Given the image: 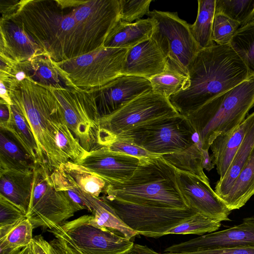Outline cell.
<instances>
[{
  "label": "cell",
  "instance_id": "1",
  "mask_svg": "<svg viewBox=\"0 0 254 254\" xmlns=\"http://www.w3.org/2000/svg\"><path fill=\"white\" fill-rule=\"evenodd\" d=\"M188 72L186 88L168 99L185 117L251 76L230 44L201 49L189 65Z\"/></svg>",
  "mask_w": 254,
  "mask_h": 254
},
{
  "label": "cell",
  "instance_id": "2",
  "mask_svg": "<svg viewBox=\"0 0 254 254\" xmlns=\"http://www.w3.org/2000/svg\"><path fill=\"white\" fill-rule=\"evenodd\" d=\"M53 62L83 55L77 23L70 8L59 0H22L11 14Z\"/></svg>",
  "mask_w": 254,
  "mask_h": 254
},
{
  "label": "cell",
  "instance_id": "3",
  "mask_svg": "<svg viewBox=\"0 0 254 254\" xmlns=\"http://www.w3.org/2000/svg\"><path fill=\"white\" fill-rule=\"evenodd\" d=\"M7 87L12 104L24 116L33 132L40 153L39 165L51 173L69 161L57 143L62 114L56 98L49 86L31 77Z\"/></svg>",
  "mask_w": 254,
  "mask_h": 254
},
{
  "label": "cell",
  "instance_id": "4",
  "mask_svg": "<svg viewBox=\"0 0 254 254\" xmlns=\"http://www.w3.org/2000/svg\"><path fill=\"white\" fill-rule=\"evenodd\" d=\"M102 193L137 204L189 208L178 186L176 169L161 156L141 158L129 179L107 184Z\"/></svg>",
  "mask_w": 254,
  "mask_h": 254
},
{
  "label": "cell",
  "instance_id": "5",
  "mask_svg": "<svg viewBox=\"0 0 254 254\" xmlns=\"http://www.w3.org/2000/svg\"><path fill=\"white\" fill-rule=\"evenodd\" d=\"M254 106V75H252L187 117L198 136L201 148L209 150L218 135L239 126Z\"/></svg>",
  "mask_w": 254,
  "mask_h": 254
},
{
  "label": "cell",
  "instance_id": "6",
  "mask_svg": "<svg viewBox=\"0 0 254 254\" xmlns=\"http://www.w3.org/2000/svg\"><path fill=\"white\" fill-rule=\"evenodd\" d=\"M128 49L103 47L68 60L52 63L67 87L94 93L123 74Z\"/></svg>",
  "mask_w": 254,
  "mask_h": 254
},
{
  "label": "cell",
  "instance_id": "7",
  "mask_svg": "<svg viewBox=\"0 0 254 254\" xmlns=\"http://www.w3.org/2000/svg\"><path fill=\"white\" fill-rule=\"evenodd\" d=\"M48 231L68 254H126L134 245L120 233L99 225L93 214L66 221Z\"/></svg>",
  "mask_w": 254,
  "mask_h": 254
},
{
  "label": "cell",
  "instance_id": "8",
  "mask_svg": "<svg viewBox=\"0 0 254 254\" xmlns=\"http://www.w3.org/2000/svg\"><path fill=\"white\" fill-rule=\"evenodd\" d=\"M198 138L188 118L179 114L148 121L115 139L127 140L151 153L162 155L183 151Z\"/></svg>",
  "mask_w": 254,
  "mask_h": 254
},
{
  "label": "cell",
  "instance_id": "9",
  "mask_svg": "<svg viewBox=\"0 0 254 254\" xmlns=\"http://www.w3.org/2000/svg\"><path fill=\"white\" fill-rule=\"evenodd\" d=\"M147 15L154 24L151 38L166 57V68L188 77V67L201 50L190 32L189 24L176 12L155 9Z\"/></svg>",
  "mask_w": 254,
  "mask_h": 254
},
{
  "label": "cell",
  "instance_id": "10",
  "mask_svg": "<svg viewBox=\"0 0 254 254\" xmlns=\"http://www.w3.org/2000/svg\"><path fill=\"white\" fill-rule=\"evenodd\" d=\"M179 114L168 99L152 90L143 93L112 114L99 118L98 146L107 147L120 134L146 122Z\"/></svg>",
  "mask_w": 254,
  "mask_h": 254
},
{
  "label": "cell",
  "instance_id": "11",
  "mask_svg": "<svg viewBox=\"0 0 254 254\" xmlns=\"http://www.w3.org/2000/svg\"><path fill=\"white\" fill-rule=\"evenodd\" d=\"M83 209L54 187L47 168L35 165L30 202L26 216L33 229H52Z\"/></svg>",
  "mask_w": 254,
  "mask_h": 254
},
{
  "label": "cell",
  "instance_id": "12",
  "mask_svg": "<svg viewBox=\"0 0 254 254\" xmlns=\"http://www.w3.org/2000/svg\"><path fill=\"white\" fill-rule=\"evenodd\" d=\"M71 9L80 34L83 55L104 47L120 20L119 0H61Z\"/></svg>",
  "mask_w": 254,
  "mask_h": 254
},
{
  "label": "cell",
  "instance_id": "13",
  "mask_svg": "<svg viewBox=\"0 0 254 254\" xmlns=\"http://www.w3.org/2000/svg\"><path fill=\"white\" fill-rule=\"evenodd\" d=\"M119 217L138 235L158 238L185 220L197 213L190 208H178L137 204L103 194Z\"/></svg>",
  "mask_w": 254,
  "mask_h": 254
},
{
  "label": "cell",
  "instance_id": "14",
  "mask_svg": "<svg viewBox=\"0 0 254 254\" xmlns=\"http://www.w3.org/2000/svg\"><path fill=\"white\" fill-rule=\"evenodd\" d=\"M67 127L87 152L99 148L100 118L93 93L62 85L49 86Z\"/></svg>",
  "mask_w": 254,
  "mask_h": 254
},
{
  "label": "cell",
  "instance_id": "15",
  "mask_svg": "<svg viewBox=\"0 0 254 254\" xmlns=\"http://www.w3.org/2000/svg\"><path fill=\"white\" fill-rule=\"evenodd\" d=\"M254 247V217L238 225L214 231L166 248L165 254L190 253L220 248Z\"/></svg>",
  "mask_w": 254,
  "mask_h": 254
},
{
  "label": "cell",
  "instance_id": "16",
  "mask_svg": "<svg viewBox=\"0 0 254 254\" xmlns=\"http://www.w3.org/2000/svg\"><path fill=\"white\" fill-rule=\"evenodd\" d=\"M177 170L180 190L189 208L220 222L230 220V211L207 184L196 175Z\"/></svg>",
  "mask_w": 254,
  "mask_h": 254
},
{
  "label": "cell",
  "instance_id": "17",
  "mask_svg": "<svg viewBox=\"0 0 254 254\" xmlns=\"http://www.w3.org/2000/svg\"><path fill=\"white\" fill-rule=\"evenodd\" d=\"M140 160L102 147L88 152L76 164L101 177L109 184L123 183L129 179L137 169Z\"/></svg>",
  "mask_w": 254,
  "mask_h": 254
},
{
  "label": "cell",
  "instance_id": "18",
  "mask_svg": "<svg viewBox=\"0 0 254 254\" xmlns=\"http://www.w3.org/2000/svg\"><path fill=\"white\" fill-rule=\"evenodd\" d=\"M152 90L148 79L122 74L94 92L100 117L109 116L143 93Z\"/></svg>",
  "mask_w": 254,
  "mask_h": 254
},
{
  "label": "cell",
  "instance_id": "19",
  "mask_svg": "<svg viewBox=\"0 0 254 254\" xmlns=\"http://www.w3.org/2000/svg\"><path fill=\"white\" fill-rule=\"evenodd\" d=\"M0 33L2 59L11 63H19L45 55L21 24L11 17H1Z\"/></svg>",
  "mask_w": 254,
  "mask_h": 254
},
{
  "label": "cell",
  "instance_id": "20",
  "mask_svg": "<svg viewBox=\"0 0 254 254\" xmlns=\"http://www.w3.org/2000/svg\"><path fill=\"white\" fill-rule=\"evenodd\" d=\"M166 67L165 55L151 38L128 49L123 74L149 79L163 72Z\"/></svg>",
  "mask_w": 254,
  "mask_h": 254
},
{
  "label": "cell",
  "instance_id": "21",
  "mask_svg": "<svg viewBox=\"0 0 254 254\" xmlns=\"http://www.w3.org/2000/svg\"><path fill=\"white\" fill-rule=\"evenodd\" d=\"M254 124V112L233 130L218 135L210 145L219 179L224 177L245 135Z\"/></svg>",
  "mask_w": 254,
  "mask_h": 254
},
{
  "label": "cell",
  "instance_id": "22",
  "mask_svg": "<svg viewBox=\"0 0 254 254\" xmlns=\"http://www.w3.org/2000/svg\"><path fill=\"white\" fill-rule=\"evenodd\" d=\"M34 169H0V194L13 202L26 214L31 197Z\"/></svg>",
  "mask_w": 254,
  "mask_h": 254
},
{
  "label": "cell",
  "instance_id": "23",
  "mask_svg": "<svg viewBox=\"0 0 254 254\" xmlns=\"http://www.w3.org/2000/svg\"><path fill=\"white\" fill-rule=\"evenodd\" d=\"M153 28V23L149 17L133 23H127L120 19L111 32L104 47L131 48L150 39Z\"/></svg>",
  "mask_w": 254,
  "mask_h": 254
},
{
  "label": "cell",
  "instance_id": "24",
  "mask_svg": "<svg viewBox=\"0 0 254 254\" xmlns=\"http://www.w3.org/2000/svg\"><path fill=\"white\" fill-rule=\"evenodd\" d=\"M254 195V146L228 194L222 199L230 210L239 209Z\"/></svg>",
  "mask_w": 254,
  "mask_h": 254
},
{
  "label": "cell",
  "instance_id": "25",
  "mask_svg": "<svg viewBox=\"0 0 254 254\" xmlns=\"http://www.w3.org/2000/svg\"><path fill=\"white\" fill-rule=\"evenodd\" d=\"M10 109L9 121L5 127L0 128L7 131L32 158L35 164L39 165V148L30 126L15 105H10Z\"/></svg>",
  "mask_w": 254,
  "mask_h": 254
},
{
  "label": "cell",
  "instance_id": "26",
  "mask_svg": "<svg viewBox=\"0 0 254 254\" xmlns=\"http://www.w3.org/2000/svg\"><path fill=\"white\" fill-rule=\"evenodd\" d=\"M254 146V124L234 155L224 177L216 183L215 192L222 199L228 194Z\"/></svg>",
  "mask_w": 254,
  "mask_h": 254
},
{
  "label": "cell",
  "instance_id": "27",
  "mask_svg": "<svg viewBox=\"0 0 254 254\" xmlns=\"http://www.w3.org/2000/svg\"><path fill=\"white\" fill-rule=\"evenodd\" d=\"M35 164L12 136L0 128V169L33 170Z\"/></svg>",
  "mask_w": 254,
  "mask_h": 254
},
{
  "label": "cell",
  "instance_id": "28",
  "mask_svg": "<svg viewBox=\"0 0 254 254\" xmlns=\"http://www.w3.org/2000/svg\"><path fill=\"white\" fill-rule=\"evenodd\" d=\"M33 230L27 218L0 227V254H17L32 241Z\"/></svg>",
  "mask_w": 254,
  "mask_h": 254
},
{
  "label": "cell",
  "instance_id": "29",
  "mask_svg": "<svg viewBox=\"0 0 254 254\" xmlns=\"http://www.w3.org/2000/svg\"><path fill=\"white\" fill-rule=\"evenodd\" d=\"M197 2L196 20L192 24H189V26L194 39L200 49H203L216 44L212 40L216 0H198Z\"/></svg>",
  "mask_w": 254,
  "mask_h": 254
},
{
  "label": "cell",
  "instance_id": "30",
  "mask_svg": "<svg viewBox=\"0 0 254 254\" xmlns=\"http://www.w3.org/2000/svg\"><path fill=\"white\" fill-rule=\"evenodd\" d=\"M161 156L176 169L193 174L210 184L201 164V144L199 141L183 151Z\"/></svg>",
  "mask_w": 254,
  "mask_h": 254
},
{
  "label": "cell",
  "instance_id": "31",
  "mask_svg": "<svg viewBox=\"0 0 254 254\" xmlns=\"http://www.w3.org/2000/svg\"><path fill=\"white\" fill-rule=\"evenodd\" d=\"M88 210L92 213L97 223L120 233L128 239L138 235L119 217L114 209L100 198L96 197L90 203Z\"/></svg>",
  "mask_w": 254,
  "mask_h": 254
},
{
  "label": "cell",
  "instance_id": "32",
  "mask_svg": "<svg viewBox=\"0 0 254 254\" xmlns=\"http://www.w3.org/2000/svg\"><path fill=\"white\" fill-rule=\"evenodd\" d=\"M61 166L74 180L85 193L99 197L106 187V182L101 177L82 166L68 161Z\"/></svg>",
  "mask_w": 254,
  "mask_h": 254
},
{
  "label": "cell",
  "instance_id": "33",
  "mask_svg": "<svg viewBox=\"0 0 254 254\" xmlns=\"http://www.w3.org/2000/svg\"><path fill=\"white\" fill-rule=\"evenodd\" d=\"M230 44L254 75V20L240 27Z\"/></svg>",
  "mask_w": 254,
  "mask_h": 254
},
{
  "label": "cell",
  "instance_id": "34",
  "mask_svg": "<svg viewBox=\"0 0 254 254\" xmlns=\"http://www.w3.org/2000/svg\"><path fill=\"white\" fill-rule=\"evenodd\" d=\"M50 177L54 187L57 190L63 191L83 209H87L89 202L95 197L83 191L62 166L50 173Z\"/></svg>",
  "mask_w": 254,
  "mask_h": 254
},
{
  "label": "cell",
  "instance_id": "35",
  "mask_svg": "<svg viewBox=\"0 0 254 254\" xmlns=\"http://www.w3.org/2000/svg\"><path fill=\"white\" fill-rule=\"evenodd\" d=\"M148 79L151 83L152 91L167 99L185 89L188 82V77L177 71L168 68Z\"/></svg>",
  "mask_w": 254,
  "mask_h": 254
},
{
  "label": "cell",
  "instance_id": "36",
  "mask_svg": "<svg viewBox=\"0 0 254 254\" xmlns=\"http://www.w3.org/2000/svg\"><path fill=\"white\" fill-rule=\"evenodd\" d=\"M215 13L225 15L241 27L254 20V0H216Z\"/></svg>",
  "mask_w": 254,
  "mask_h": 254
},
{
  "label": "cell",
  "instance_id": "37",
  "mask_svg": "<svg viewBox=\"0 0 254 254\" xmlns=\"http://www.w3.org/2000/svg\"><path fill=\"white\" fill-rule=\"evenodd\" d=\"M57 143L68 161L74 163L80 161L88 152L67 127L63 116L58 123Z\"/></svg>",
  "mask_w": 254,
  "mask_h": 254
},
{
  "label": "cell",
  "instance_id": "38",
  "mask_svg": "<svg viewBox=\"0 0 254 254\" xmlns=\"http://www.w3.org/2000/svg\"><path fill=\"white\" fill-rule=\"evenodd\" d=\"M220 221L196 213L165 233L168 234H197L210 233L218 230Z\"/></svg>",
  "mask_w": 254,
  "mask_h": 254
},
{
  "label": "cell",
  "instance_id": "39",
  "mask_svg": "<svg viewBox=\"0 0 254 254\" xmlns=\"http://www.w3.org/2000/svg\"><path fill=\"white\" fill-rule=\"evenodd\" d=\"M33 72L31 77L35 81L48 86L62 85L61 78L53 65L52 60L44 55L32 60Z\"/></svg>",
  "mask_w": 254,
  "mask_h": 254
},
{
  "label": "cell",
  "instance_id": "40",
  "mask_svg": "<svg viewBox=\"0 0 254 254\" xmlns=\"http://www.w3.org/2000/svg\"><path fill=\"white\" fill-rule=\"evenodd\" d=\"M240 24L225 15L215 13L212 26V40L217 45L229 44Z\"/></svg>",
  "mask_w": 254,
  "mask_h": 254
},
{
  "label": "cell",
  "instance_id": "41",
  "mask_svg": "<svg viewBox=\"0 0 254 254\" xmlns=\"http://www.w3.org/2000/svg\"><path fill=\"white\" fill-rule=\"evenodd\" d=\"M17 254H68L56 238L47 241L41 235L34 236L29 244Z\"/></svg>",
  "mask_w": 254,
  "mask_h": 254
},
{
  "label": "cell",
  "instance_id": "42",
  "mask_svg": "<svg viewBox=\"0 0 254 254\" xmlns=\"http://www.w3.org/2000/svg\"><path fill=\"white\" fill-rule=\"evenodd\" d=\"M152 0H119L120 19L127 23L139 20L147 15Z\"/></svg>",
  "mask_w": 254,
  "mask_h": 254
},
{
  "label": "cell",
  "instance_id": "43",
  "mask_svg": "<svg viewBox=\"0 0 254 254\" xmlns=\"http://www.w3.org/2000/svg\"><path fill=\"white\" fill-rule=\"evenodd\" d=\"M26 215L17 205L0 194V227L13 224L26 218Z\"/></svg>",
  "mask_w": 254,
  "mask_h": 254
},
{
  "label": "cell",
  "instance_id": "44",
  "mask_svg": "<svg viewBox=\"0 0 254 254\" xmlns=\"http://www.w3.org/2000/svg\"><path fill=\"white\" fill-rule=\"evenodd\" d=\"M106 147L113 152L126 154L140 159L161 156L151 153L130 141L119 138H116Z\"/></svg>",
  "mask_w": 254,
  "mask_h": 254
},
{
  "label": "cell",
  "instance_id": "45",
  "mask_svg": "<svg viewBox=\"0 0 254 254\" xmlns=\"http://www.w3.org/2000/svg\"><path fill=\"white\" fill-rule=\"evenodd\" d=\"M254 254V247L220 248L179 254Z\"/></svg>",
  "mask_w": 254,
  "mask_h": 254
},
{
  "label": "cell",
  "instance_id": "46",
  "mask_svg": "<svg viewBox=\"0 0 254 254\" xmlns=\"http://www.w3.org/2000/svg\"><path fill=\"white\" fill-rule=\"evenodd\" d=\"M0 128H4L7 126L10 119V105L2 101H0Z\"/></svg>",
  "mask_w": 254,
  "mask_h": 254
},
{
  "label": "cell",
  "instance_id": "47",
  "mask_svg": "<svg viewBox=\"0 0 254 254\" xmlns=\"http://www.w3.org/2000/svg\"><path fill=\"white\" fill-rule=\"evenodd\" d=\"M126 254H164L158 253L146 246L134 244L132 248Z\"/></svg>",
  "mask_w": 254,
  "mask_h": 254
},
{
  "label": "cell",
  "instance_id": "48",
  "mask_svg": "<svg viewBox=\"0 0 254 254\" xmlns=\"http://www.w3.org/2000/svg\"><path fill=\"white\" fill-rule=\"evenodd\" d=\"M201 164L203 169L209 171L213 169L215 165L212 158L209 155L208 150L201 148Z\"/></svg>",
  "mask_w": 254,
  "mask_h": 254
},
{
  "label": "cell",
  "instance_id": "49",
  "mask_svg": "<svg viewBox=\"0 0 254 254\" xmlns=\"http://www.w3.org/2000/svg\"><path fill=\"white\" fill-rule=\"evenodd\" d=\"M0 101H2L9 105H12V102L9 96L8 88L6 85L0 80Z\"/></svg>",
  "mask_w": 254,
  "mask_h": 254
}]
</instances>
